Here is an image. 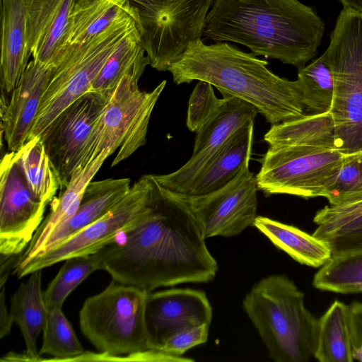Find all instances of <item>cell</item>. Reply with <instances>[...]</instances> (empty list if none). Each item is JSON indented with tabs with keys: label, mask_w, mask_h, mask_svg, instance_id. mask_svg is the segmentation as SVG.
Returning a JSON list of instances; mask_svg holds the SVG:
<instances>
[{
	"label": "cell",
	"mask_w": 362,
	"mask_h": 362,
	"mask_svg": "<svg viewBox=\"0 0 362 362\" xmlns=\"http://www.w3.org/2000/svg\"><path fill=\"white\" fill-rule=\"evenodd\" d=\"M203 37L233 42L255 56L300 69L317 52L325 23L298 0H214Z\"/></svg>",
	"instance_id": "2"
},
{
	"label": "cell",
	"mask_w": 362,
	"mask_h": 362,
	"mask_svg": "<svg viewBox=\"0 0 362 362\" xmlns=\"http://www.w3.org/2000/svg\"><path fill=\"white\" fill-rule=\"evenodd\" d=\"M256 175L246 164L225 186L200 195L171 192L189 209L205 239L230 238L254 225L257 216Z\"/></svg>",
	"instance_id": "12"
},
{
	"label": "cell",
	"mask_w": 362,
	"mask_h": 362,
	"mask_svg": "<svg viewBox=\"0 0 362 362\" xmlns=\"http://www.w3.org/2000/svg\"><path fill=\"white\" fill-rule=\"evenodd\" d=\"M83 352V346L62 308L47 310L39 354L53 358L42 359L41 361H72Z\"/></svg>",
	"instance_id": "31"
},
{
	"label": "cell",
	"mask_w": 362,
	"mask_h": 362,
	"mask_svg": "<svg viewBox=\"0 0 362 362\" xmlns=\"http://www.w3.org/2000/svg\"><path fill=\"white\" fill-rule=\"evenodd\" d=\"M313 286L342 294L362 292V250L332 255L315 274Z\"/></svg>",
	"instance_id": "29"
},
{
	"label": "cell",
	"mask_w": 362,
	"mask_h": 362,
	"mask_svg": "<svg viewBox=\"0 0 362 362\" xmlns=\"http://www.w3.org/2000/svg\"><path fill=\"white\" fill-rule=\"evenodd\" d=\"M214 0H156L153 7L140 13V44L149 65L168 71L189 45L203 35Z\"/></svg>",
	"instance_id": "11"
},
{
	"label": "cell",
	"mask_w": 362,
	"mask_h": 362,
	"mask_svg": "<svg viewBox=\"0 0 362 362\" xmlns=\"http://www.w3.org/2000/svg\"><path fill=\"white\" fill-rule=\"evenodd\" d=\"M297 81L305 112L323 114L330 112L334 83L332 69L325 52L310 64L298 69Z\"/></svg>",
	"instance_id": "28"
},
{
	"label": "cell",
	"mask_w": 362,
	"mask_h": 362,
	"mask_svg": "<svg viewBox=\"0 0 362 362\" xmlns=\"http://www.w3.org/2000/svg\"><path fill=\"white\" fill-rule=\"evenodd\" d=\"M111 155L110 150L105 149L93 162L74 171L66 189L51 202L50 211L34 233L27 247L17 257L13 267L25 263L38 255L50 233L76 213L86 186L92 181L105 159Z\"/></svg>",
	"instance_id": "20"
},
{
	"label": "cell",
	"mask_w": 362,
	"mask_h": 362,
	"mask_svg": "<svg viewBox=\"0 0 362 362\" xmlns=\"http://www.w3.org/2000/svg\"><path fill=\"white\" fill-rule=\"evenodd\" d=\"M149 209L118 240L98 252L113 280L149 293L185 283H207L218 272L205 238L187 206L152 175Z\"/></svg>",
	"instance_id": "1"
},
{
	"label": "cell",
	"mask_w": 362,
	"mask_h": 362,
	"mask_svg": "<svg viewBox=\"0 0 362 362\" xmlns=\"http://www.w3.org/2000/svg\"><path fill=\"white\" fill-rule=\"evenodd\" d=\"M140 44V33L135 28L118 43L100 69L88 92L110 100L121 79L133 72L144 73L149 64Z\"/></svg>",
	"instance_id": "26"
},
{
	"label": "cell",
	"mask_w": 362,
	"mask_h": 362,
	"mask_svg": "<svg viewBox=\"0 0 362 362\" xmlns=\"http://www.w3.org/2000/svg\"><path fill=\"white\" fill-rule=\"evenodd\" d=\"M31 193L14 158L6 153L0 164L1 259L18 257L44 219L47 207Z\"/></svg>",
	"instance_id": "14"
},
{
	"label": "cell",
	"mask_w": 362,
	"mask_h": 362,
	"mask_svg": "<svg viewBox=\"0 0 362 362\" xmlns=\"http://www.w3.org/2000/svg\"><path fill=\"white\" fill-rule=\"evenodd\" d=\"M210 325L203 324L198 327L182 330L167 339L160 350L181 362H192L193 359L185 358L184 354L192 347L205 343L208 339Z\"/></svg>",
	"instance_id": "35"
},
{
	"label": "cell",
	"mask_w": 362,
	"mask_h": 362,
	"mask_svg": "<svg viewBox=\"0 0 362 362\" xmlns=\"http://www.w3.org/2000/svg\"><path fill=\"white\" fill-rule=\"evenodd\" d=\"M334 93L330 113L337 148L344 154L362 151V13L344 7L325 52Z\"/></svg>",
	"instance_id": "6"
},
{
	"label": "cell",
	"mask_w": 362,
	"mask_h": 362,
	"mask_svg": "<svg viewBox=\"0 0 362 362\" xmlns=\"http://www.w3.org/2000/svg\"><path fill=\"white\" fill-rule=\"evenodd\" d=\"M362 214V201L346 205L326 206L315 214L313 221L316 230L323 231L338 227Z\"/></svg>",
	"instance_id": "36"
},
{
	"label": "cell",
	"mask_w": 362,
	"mask_h": 362,
	"mask_svg": "<svg viewBox=\"0 0 362 362\" xmlns=\"http://www.w3.org/2000/svg\"><path fill=\"white\" fill-rule=\"evenodd\" d=\"M135 28L136 19L129 16L91 40L68 44L60 52L27 141L40 138L66 107L89 91L110 54Z\"/></svg>",
	"instance_id": "7"
},
{
	"label": "cell",
	"mask_w": 362,
	"mask_h": 362,
	"mask_svg": "<svg viewBox=\"0 0 362 362\" xmlns=\"http://www.w3.org/2000/svg\"><path fill=\"white\" fill-rule=\"evenodd\" d=\"M279 250L296 262L312 267H321L332 256L326 242L293 226L257 216L254 225Z\"/></svg>",
	"instance_id": "24"
},
{
	"label": "cell",
	"mask_w": 362,
	"mask_h": 362,
	"mask_svg": "<svg viewBox=\"0 0 362 362\" xmlns=\"http://www.w3.org/2000/svg\"><path fill=\"white\" fill-rule=\"evenodd\" d=\"M226 101L218 98L213 86L205 81H197L188 101L186 125L192 132H197L216 115Z\"/></svg>",
	"instance_id": "33"
},
{
	"label": "cell",
	"mask_w": 362,
	"mask_h": 362,
	"mask_svg": "<svg viewBox=\"0 0 362 362\" xmlns=\"http://www.w3.org/2000/svg\"><path fill=\"white\" fill-rule=\"evenodd\" d=\"M304 293L283 274L265 276L245 296L243 308L276 362H306L314 356L317 319Z\"/></svg>",
	"instance_id": "4"
},
{
	"label": "cell",
	"mask_w": 362,
	"mask_h": 362,
	"mask_svg": "<svg viewBox=\"0 0 362 362\" xmlns=\"http://www.w3.org/2000/svg\"><path fill=\"white\" fill-rule=\"evenodd\" d=\"M344 155L337 148L334 132L305 143L269 146L256 175L258 189L266 195L325 197Z\"/></svg>",
	"instance_id": "8"
},
{
	"label": "cell",
	"mask_w": 362,
	"mask_h": 362,
	"mask_svg": "<svg viewBox=\"0 0 362 362\" xmlns=\"http://www.w3.org/2000/svg\"><path fill=\"white\" fill-rule=\"evenodd\" d=\"M132 4L138 8L139 13L152 8L156 0H130Z\"/></svg>",
	"instance_id": "39"
},
{
	"label": "cell",
	"mask_w": 362,
	"mask_h": 362,
	"mask_svg": "<svg viewBox=\"0 0 362 362\" xmlns=\"http://www.w3.org/2000/svg\"><path fill=\"white\" fill-rule=\"evenodd\" d=\"M147 293L112 279L100 293L88 298L79 312L83 334L100 352L88 361H114L117 356L156 350L145 321Z\"/></svg>",
	"instance_id": "5"
},
{
	"label": "cell",
	"mask_w": 362,
	"mask_h": 362,
	"mask_svg": "<svg viewBox=\"0 0 362 362\" xmlns=\"http://www.w3.org/2000/svg\"><path fill=\"white\" fill-rule=\"evenodd\" d=\"M6 288L1 286V314H0V338L2 339L8 335L13 323L10 310H8L6 303Z\"/></svg>",
	"instance_id": "38"
},
{
	"label": "cell",
	"mask_w": 362,
	"mask_h": 362,
	"mask_svg": "<svg viewBox=\"0 0 362 362\" xmlns=\"http://www.w3.org/2000/svg\"><path fill=\"white\" fill-rule=\"evenodd\" d=\"M253 129L254 122H251L235 132L197 175L187 194H206L233 180L249 164Z\"/></svg>",
	"instance_id": "21"
},
{
	"label": "cell",
	"mask_w": 362,
	"mask_h": 362,
	"mask_svg": "<svg viewBox=\"0 0 362 362\" xmlns=\"http://www.w3.org/2000/svg\"><path fill=\"white\" fill-rule=\"evenodd\" d=\"M226 101L215 116L197 132L193 152L188 161L177 170L154 175L163 188L187 194L197 175L228 139L239 129L254 122L257 108L240 98L223 95Z\"/></svg>",
	"instance_id": "15"
},
{
	"label": "cell",
	"mask_w": 362,
	"mask_h": 362,
	"mask_svg": "<svg viewBox=\"0 0 362 362\" xmlns=\"http://www.w3.org/2000/svg\"><path fill=\"white\" fill-rule=\"evenodd\" d=\"M130 182L129 178L90 181L76 213L50 233L38 255L52 249L107 214L127 194L132 186Z\"/></svg>",
	"instance_id": "19"
},
{
	"label": "cell",
	"mask_w": 362,
	"mask_h": 362,
	"mask_svg": "<svg viewBox=\"0 0 362 362\" xmlns=\"http://www.w3.org/2000/svg\"><path fill=\"white\" fill-rule=\"evenodd\" d=\"M52 73V66L33 59L10 98L1 94V132L9 151H17L27 141Z\"/></svg>",
	"instance_id": "17"
},
{
	"label": "cell",
	"mask_w": 362,
	"mask_h": 362,
	"mask_svg": "<svg viewBox=\"0 0 362 362\" xmlns=\"http://www.w3.org/2000/svg\"><path fill=\"white\" fill-rule=\"evenodd\" d=\"M320 362H352L349 305L334 300L317 319L314 356Z\"/></svg>",
	"instance_id": "25"
},
{
	"label": "cell",
	"mask_w": 362,
	"mask_h": 362,
	"mask_svg": "<svg viewBox=\"0 0 362 362\" xmlns=\"http://www.w3.org/2000/svg\"><path fill=\"white\" fill-rule=\"evenodd\" d=\"M129 16L139 27V11L130 0H73L68 44L88 42Z\"/></svg>",
	"instance_id": "22"
},
{
	"label": "cell",
	"mask_w": 362,
	"mask_h": 362,
	"mask_svg": "<svg viewBox=\"0 0 362 362\" xmlns=\"http://www.w3.org/2000/svg\"><path fill=\"white\" fill-rule=\"evenodd\" d=\"M11 298L10 313L13 322L21 332L25 344V353L31 362L41 361L37 340L45 327L47 308L42 290V270L29 274Z\"/></svg>",
	"instance_id": "23"
},
{
	"label": "cell",
	"mask_w": 362,
	"mask_h": 362,
	"mask_svg": "<svg viewBox=\"0 0 362 362\" xmlns=\"http://www.w3.org/2000/svg\"><path fill=\"white\" fill-rule=\"evenodd\" d=\"M29 0H1V94L8 95L18 86L31 55L28 40Z\"/></svg>",
	"instance_id": "18"
},
{
	"label": "cell",
	"mask_w": 362,
	"mask_h": 362,
	"mask_svg": "<svg viewBox=\"0 0 362 362\" xmlns=\"http://www.w3.org/2000/svg\"><path fill=\"white\" fill-rule=\"evenodd\" d=\"M344 7H349L362 13V0H339Z\"/></svg>",
	"instance_id": "40"
},
{
	"label": "cell",
	"mask_w": 362,
	"mask_h": 362,
	"mask_svg": "<svg viewBox=\"0 0 362 362\" xmlns=\"http://www.w3.org/2000/svg\"><path fill=\"white\" fill-rule=\"evenodd\" d=\"M350 308V329L354 361L362 362V303L354 302Z\"/></svg>",
	"instance_id": "37"
},
{
	"label": "cell",
	"mask_w": 362,
	"mask_h": 362,
	"mask_svg": "<svg viewBox=\"0 0 362 362\" xmlns=\"http://www.w3.org/2000/svg\"><path fill=\"white\" fill-rule=\"evenodd\" d=\"M315 236L325 240L332 255L362 250V214L330 230H315Z\"/></svg>",
	"instance_id": "34"
},
{
	"label": "cell",
	"mask_w": 362,
	"mask_h": 362,
	"mask_svg": "<svg viewBox=\"0 0 362 362\" xmlns=\"http://www.w3.org/2000/svg\"><path fill=\"white\" fill-rule=\"evenodd\" d=\"M103 270L99 252L66 259L44 291L47 310L62 308L69 294L90 274Z\"/></svg>",
	"instance_id": "30"
},
{
	"label": "cell",
	"mask_w": 362,
	"mask_h": 362,
	"mask_svg": "<svg viewBox=\"0 0 362 362\" xmlns=\"http://www.w3.org/2000/svg\"><path fill=\"white\" fill-rule=\"evenodd\" d=\"M152 175H144L107 214L75 235L25 263L15 267L18 279L70 257L94 254L139 223L149 209Z\"/></svg>",
	"instance_id": "10"
},
{
	"label": "cell",
	"mask_w": 362,
	"mask_h": 362,
	"mask_svg": "<svg viewBox=\"0 0 362 362\" xmlns=\"http://www.w3.org/2000/svg\"><path fill=\"white\" fill-rule=\"evenodd\" d=\"M212 308L206 293L192 288L147 293L145 321L152 346L160 350L171 336L203 324H211Z\"/></svg>",
	"instance_id": "16"
},
{
	"label": "cell",
	"mask_w": 362,
	"mask_h": 362,
	"mask_svg": "<svg viewBox=\"0 0 362 362\" xmlns=\"http://www.w3.org/2000/svg\"><path fill=\"white\" fill-rule=\"evenodd\" d=\"M14 158L35 198L51 204L60 187L40 138L26 141Z\"/></svg>",
	"instance_id": "27"
},
{
	"label": "cell",
	"mask_w": 362,
	"mask_h": 362,
	"mask_svg": "<svg viewBox=\"0 0 362 362\" xmlns=\"http://www.w3.org/2000/svg\"><path fill=\"white\" fill-rule=\"evenodd\" d=\"M325 198L331 206L362 201V151L344 155L339 172Z\"/></svg>",
	"instance_id": "32"
},
{
	"label": "cell",
	"mask_w": 362,
	"mask_h": 362,
	"mask_svg": "<svg viewBox=\"0 0 362 362\" xmlns=\"http://www.w3.org/2000/svg\"><path fill=\"white\" fill-rule=\"evenodd\" d=\"M267 65V61L228 43L206 45L200 39L192 42L168 71L177 85L205 81L222 95L247 102L272 125L305 115L298 81L276 75Z\"/></svg>",
	"instance_id": "3"
},
{
	"label": "cell",
	"mask_w": 362,
	"mask_h": 362,
	"mask_svg": "<svg viewBox=\"0 0 362 362\" xmlns=\"http://www.w3.org/2000/svg\"><path fill=\"white\" fill-rule=\"evenodd\" d=\"M142 74H128L119 81L96 123L84 167L105 149L117 151L111 164L115 166L146 144L151 115L166 81L143 91L138 86Z\"/></svg>",
	"instance_id": "9"
},
{
	"label": "cell",
	"mask_w": 362,
	"mask_h": 362,
	"mask_svg": "<svg viewBox=\"0 0 362 362\" xmlns=\"http://www.w3.org/2000/svg\"><path fill=\"white\" fill-rule=\"evenodd\" d=\"M110 100L88 92L66 107L40 137L62 190L83 168L96 123Z\"/></svg>",
	"instance_id": "13"
}]
</instances>
